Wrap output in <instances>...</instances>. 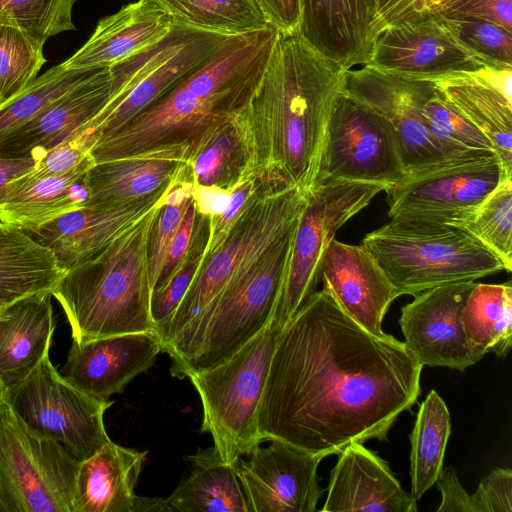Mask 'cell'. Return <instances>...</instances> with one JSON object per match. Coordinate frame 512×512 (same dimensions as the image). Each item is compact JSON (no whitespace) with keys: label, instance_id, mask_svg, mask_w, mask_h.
<instances>
[{"label":"cell","instance_id":"1","mask_svg":"<svg viewBox=\"0 0 512 512\" xmlns=\"http://www.w3.org/2000/svg\"><path fill=\"white\" fill-rule=\"evenodd\" d=\"M422 368L404 342L371 334L327 290L315 291L278 335L260 434L324 458L383 441L417 401Z\"/></svg>","mask_w":512,"mask_h":512},{"label":"cell","instance_id":"2","mask_svg":"<svg viewBox=\"0 0 512 512\" xmlns=\"http://www.w3.org/2000/svg\"><path fill=\"white\" fill-rule=\"evenodd\" d=\"M347 71L297 33L279 32L256 88L232 116L246 154L244 180L312 188Z\"/></svg>","mask_w":512,"mask_h":512},{"label":"cell","instance_id":"3","mask_svg":"<svg viewBox=\"0 0 512 512\" xmlns=\"http://www.w3.org/2000/svg\"><path fill=\"white\" fill-rule=\"evenodd\" d=\"M160 206L95 259L65 272L53 289L72 341L154 331L148 249Z\"/></svg>","mask_w":512,"mask_h":512},{"label":"cell","instance_id":"4","mask_svg":"<svg viewBox=\"0 0 512 512\" xmlns=\"http://www.w3.org/2000/svg\"><path fill=\"white\" fill-rule=\"evenodd\" d=\"M298 220L257 263L162 346L179 379L214 367L272 324Z\"/></svg>","mask_w":512,"mask_h":512},{"label":"cell","instance_id":"5","mask_svg":"<svg viewBox=\"0 0 512 512\" xmlns=\"http://www.w3.org/2000/svg\"><path fill=\"white\" fill-rule=\"evenodd\" d=\"M362 243L400 296L509 272L476 237L450 224L391 220L366 234Z\"/></svg>","mask_w":512,"mask_h":512},{"label":"cell","instance_id":"6","mask_svg":"<svg viewBox=\"0 0 512 512\" xmlns=\"http://www.w3.org/2000/svg\"><path fill=\"white\" fill-rule=\"evenodd\" d=\"M279 333L270 324L224 362L188 377L202 406L200 431L226 463L264 442L257 415Z\"/></svg>","mask_w":512,"mask_h":512},{"label":"cell","instance_id":"7","mask_svg":"<svg viewBox=\"0 0 512 512\" xmlns=\"http://www.w3.org/2000/svg\"><path fill=\"white\" fill-rule=\"evenodd\" d=\"M305 196L306 192L298 188H271L259 183L221 246L203 259L162 337V346L249 271L298 220Z\"/></svg>","mask_w":512,"mask_h":512},{"label":"cell","instance_id":"8","mask_svg":"<svg viewBox=\"0 0 512 512\" xmlns=\"http://www.w3.org/2000/svg\"><path fill=\"white\" fill-rule=\"evenodd\" d=\"M229 35L173 22L154 44L109 67L106 105L87 124L98 140L123 127L206 60Z\"/></svg>","mask_w":512,"mask_h":512},{"label":"cell","instance_id":"9","mask_svg":"<svg viewBox=\"0 0 512 512\" xmlns=\"http://www.w3.org/2000/svg\"><path fill=\"white\" fill-rule=\"evenodd\" d=\"M80 461L0 398V511L72 512Z\"/></svg>","mask_w":512,"mask_h":512},{"label":"cell","instance_id":"10","mask_svg":"<svg viewBox=\"0 0 512 512\" xmlns=\"http://www.w3.org/2000/svg\"><path fill=\"white\" fill-rule=\"evenodd\" d=\"M512 177L491 149H471L387 186L393 221L455 224L470 218L483 201Z\"/></svg>","mask_w":512,"mask_h":512},{"label":"cell","instance_id":"11","mask_svg":"<svg viewBox=\"0 0 512 512\" xmlns=\"http://www.w3.org/2000/svg\"><path fill=\"white\" fill-rule=\"evenodd\" d=\"M385 188L382 183L332 180L306 192L272 321L279 331L315 292L322 257L336 232Z\"/></svg>","mask_w":512,"mask_h":512},{"label":"cell","instance_id":"12","mask_svg":"<svg viewBox=\"0 0 512 512\" xmlns=\"http://www.w3.org/2000/svg\"><path fill=\"white\" fill-rule=\"evenodd\" d=\"M0 398L29 429L60 443L79 461L111 440L104 413L113 401L96 400L73 386L53 366L49 354Z\"/></svg>","mask_w":512,"mask_h":512},{"label":"cell","instance_id":"13","mask_svg":"<svg viewBox=\"0 0 512 512\" xmlns=\"http://www.w3.org/2000/svg\"><path fill=\"white\" fill-rule=\"evenodd\" d=\"M407 177L391 124L344 91L330 116L312 187L332 180L387 187Z\"/></svg>","mask_w":512,"mask_h":512},{"label":"cell","instance_id":"14","mask_svg":"<svg viewBox=\"0 0 512 512\" xmlns=\"http://www.w3.org/2000/svg\"><path fill=\"white\" fill-rule=\"evenodd\" d=\"M426 82V79L383 72L368 65L346 72L345 93L393 127L408 176L466 152L441 143L425 125L419 100Z\"/></svg>","mask_w":512,"mask_h":512},{"label":"cell","instance_id":"15","mask_svg":"<svg viewBox=\"0 0 512 512\" xmlns=\"http://www.w3.org/2000/svg\"><path fill=\"white\" fill-rule=\"evenodd\" d=\"M365 65L426 80L487 68L458 40L445 18L428 12L386 26Z\"/></svg>","mask_w":512,"mask_h":512},{"label":"cell","instance_id":"16","mask_svg":"<svg viewBox=\"0 0 512 512\" xmlns=\"http://www.w3.org/2000/svg\"><path fill=\"white\" fill-rule=\"evenodd\" d=\"M256 445L235 464L251 512H314L322 494L317 468L321 455L280 440Z\"/></svg>","mask_w":512,"mask_h":512},{"label":"cell","instance_id":"17","mask_svg":"<svg viewBox=\"0 0 512 512\" xmlns=\"http://www.w3.org/2000/svg\"><path fill=\"white\" fill-rule=\"evenodd\" d=\"M474 281L440 285L414 295L401 309L405 345L421 366L464 371L482 355L467 344L461 311Z\"/></svg>","mask_w":512,"mask_h":512},{"label":"cell","instance_id":"18","mask_svg":"<svg viewBox=\"0 0 512 512\" xmlns=\"http://www.w3.org/2000/svg\"><path fill=\"white\" fill-rule=\"evenodd\" d=\"M186 176L187 173L143 200L114 207L83 205L26 232L51 250L59 267L67 272L95 259L135 227Z\"/></svg>","mask_w":512,"mask_h":512},{"label":"cell","instance_id":"19","mask_svg":"<svg viewBox=\"0 0 512 512\" xmlns=\"http://www.w3.org/2000/svg\"><path fill=\"white\" fill-rule=\"evenodd\" d=\"M161 352L162 340L154 331L72 341L61 375L88 396L108 401L148 371Z\"/></svg>","mask_w":512,"mask_h":512},{"label":"cell","instance_id":"20","mask_svg":"<svg viewBox=\"0 0 512 512\" xmlns=\"http://www.w3.org/2000/svg\"><path fill=\"white\" fill-rule=\"evenodd\" d=\"M323 289L356 323L375 336H385L382 322L400 296L377 260L362 243L350 245L335 238L320 264Z\"/></svg>","mask_w":512,"mask_h":512},{"label":"cell","instance_id":"21","mask_svg":"<svg viewBox=\"0 0 512 512\" xmlns=\"http://www.w3.org/2000/svg\"><path fill=\"white\" fill-rule=\"evenodd\" d=\"M296 33L345 70L368 62L379 34L376 0H299Z\"/></svg>","mask_w":512,"mask_h":512},{"label":"cell","instance_id":"22","mask_svg":"<svg viewBox=\"0 0 512 512\" xmlns=\"http://www.w3.org/2000/svg\"><path fill=\"white\" fill-rule=\"evenodd\" d=\"M111 92L109 67L96 68L36 116L0 138V156L40 158L93 119Z\"/></svg>","mask_w":512,"mask_h":512},{"label":"cell","instance_id":"23","mask_svg":"<svg viewBox=\"0 0 512 512\" xmlns=\"http://www.w3.org/2000/svg\"><path fill=\"white\" fill-rule=\"evenodd\" d=\"M191 145L171 143L115 160L88 172L85 205L114 207L148 198L189 170Z\"/></svg>","mask_w":512,"mask_h":512},{"label":"cell","instance_id":"24","mask_svg":"<svg viewBox=\"0 0 512 512\" xmlns=\"http://www.w3.org/2000/svg\"><path fill=\"white\" fill-rule=\"evenodd\" d=\"M331 471L321 511L416 512V500L403 490L387 463L352 442L340 453Z\"/></svg>","mask_w":512,"mask_h":512},{"label":"cell","instance_id":"25","mask_svg":"<svg viewBox=\"0 0 512 512\" xmlns=\"http://www.w3.org/2000/svg\"><path fill=\"white\" fill-rule=\"evenodd\" d=\"M511 72L485 68L434 81L440 93L491 143L512 172Z\"/></svg>","mask_w":512,"mask_h":512},{"label":"cell","instance_id":"26","mask_svg":"<svg viewBox=\"0 0 512 512\" xmlns=\"http://www.w3.org/2000/svg\"><path fill=\"white\" fill-rule=\"evenodd\" d=\"M173 20L151 0H137L99 20L94 32L62 64L67 69L111 67L166 36Z\"/></svg>","mask_w":512,"mask_h":512},{"label":"cell","instance_id":"27","mask_svg":"<svg viewBox=\"0 0 512 512\" xmlns=\"http://www.w3.org/2000/svg\"><path fill=\"white\" fill-rule=\"evenodd\" d=\"M52 297V292H40L0 310V395L21 383L49 354L55 329Z\"/></svg>","mask_w":512,"mask_h":512},{"label":"cell","instance_id":"28","mask_svg":"<svg viewBox=\"0 0 512 512\" xmlns=\"http://www.w3.org/2000/svg\"><path fill=\"white\" fill-rule=\"evenodd\" d=\"M146 452L110 440L94 455L80 461L72 512H135V494Z\"/></svg>","mask_w":512,"mask_h":512},{"label":"cell","instance_id":"29","mask_svg":"<svg viewBox=\"0 0 512 512\" xmlns=\"http://www.w3.org/2000/svg\"><path fill=\"white\" fill-rule=\"evenodd\" d=\"M94 164L90 155L65 174L9 187L0 203V223L28 231L85 205Z\"/></svg>","mask_w":512,"mask_h":512},{"label":"cell","instance_id":"30","mask_svg":"<svg viewBox=\"0 0 512 512\" xmlns=\"http://www.w3.org/2000/svg\"><path fill=\"white\" fill-rule=\"evenodd\" d=\"M190 473L165 499L169 511L251 512L235 464L226 463L214 446L188 456Z\"/></svg>","mask_w":512,"mask_h":512},{"label":"cell","instance_id":"31","mask_svg":"<svg viewBox=\"0 0 512 512\" xmlns=\"http://www.w3.org/2000/svg\"><path fill=\"white\" fill-rule=\"evenodd\" d=\"M64 271L54 254L26 231L0 223V310L40 292H52Z\"/></svg>","mask_w":512,"mask_h":512},{"label":"cell","instance_id":"32","mask_svg":"<svg viewBox=\"0 0 512 512\" xmlns=\"http://www.w3.org/2000/svg\"><path fill=\"white\" fill-rule=\"evenodd\" d=\"M468 346L484 356H506L512 343V286L476 283L461 311Z\"/></svg>","mask_w":512,"mask_h":512},{"label":"cell","instance_id":"33","mask_svg":"<svg viewBox=\"0 0 512 512\" xmlns=\"http://www.w3.org/2000/svg\"><path fill=\"white\" fill-rule=\"evenodd\" d=\"M448 408L431 390L421 403L410 435L411 496L417 501L436 482L450 436Z\"/></svg>","mask_w":512,"mask_h":512},{"label":"cell","instance_id":"34","mask_svg":"<svg viewBox=\"0 0 512 512\" xmlns=\"http://www.w3.org/2000/svg\"><path fill=\"white\" fill-rule=\"evenodd\" d=\"M232 116L208 131L193 148L189 160L193 184L233 190L244 180L246 154Z\"/></svg>","mask_w":512,"mask_h":512},{"label":"cell","instance_id":"35","mask_svg":"<svg viewBox=\"0 0 512 512\" xmlns=\"http://www.w3.org/2000/svg\"><path fill=\"white\" fill-rule=\"evenodd\" d=\"M174 22L226 35L270 25L254 0H151Z\"/></svg>","mask_w":512,"mask_h":512},{"label":"cell","instance_id":"36","mask_svg":"<svg viewBox=\"0 0 512 512\" xmlns=\"http://www.w3.org/2000/svg\"><path fill=\"white\" fill-rule=\"evenodd\" d=\"M96 68L67 69L58 64L25 89L0 103V138L36 116Z\"/></svg>","mask_w":512,"mask_h":512},{"label":"cell","instance_id":"37","mask_svg":"<svg viewBox=\"0 0 512 512\" xmlns=\"http://www.w3.org/2000/svg\"><path fill=\"white\" fill-rule=\"evenodd\" d=\"M44 43L17 26L0 22V103L38 77L46 62Z\"/></svg>","mask_w":512,"mask_h":512},{"label":"cell","instance_id":"38","mask_svg":"<svg viewBox=\"0 0 512 512\" xmlns=\"http://www.w3.org/2000/svg\"><path fill=\"white\" fill-rule=\"evenodd\" d=\"M471 233L512 270V177H507L467 220L452 224Z\"/></svg>","mask_w":512,"mask_h":512},{"label":"cell","instance_id":"39","mask_svg":"<svg viewBox=\"0 0 512 512\" xmlns=\"http://www.w3.org/2000/svg\"><path fill=\"white\" fill-rule=\"evenodd\" d=\"M422 119L441 143L459 151L491 149L490 141L427 80L419 100Z\"/></svg>","mask_w":512,"mask_h":512},{"label":"cell","instance_id":"40","mask_svg":"<svg viewBox=\"0 0 512 512\" xmlns=\"http://www.w3.org/2000/svg\"><path fill=\"white\" fill-rule=\"evenodd\" d=\"M77 0H0V22L17 26L46 41L75 30L72 12Z\"/></svg>","mask_w":512,"mask_h":512},{"label":"cell","instance_id":"41","mask_svg":"<svg viewBox=\"0 0 512 512\" xmlns=\"http://www.w3.org/2000/svg\"><path fill=\"white\" fill-rule=\"evenodd\" d=\"M445 19L458 40L487 67L512 70V32L476 18Z\"/></svg>","mask_w":512,"mask_h":512},{"label":"cell","instance_id":"42","mask_svg":"<svg viewBox=\"0 0 512 512\" xmlns=\"http://www.w3.org/2000/svg\"><path fill=\"white\" fill-rule=\"evenodd\" d=\"M192 181L190 175L179 181L163 200L153 224L148 249L150 286L155 289L170 243L189 206Z\"/></svg>","mask_w":512,"mask_h":512},{"label":"cell","instance_id":"43","mask_svg":"<svg viewBox=\"0 0 512 512\" xmlns=\"http://www.w3.org/2000/svg\"><path fill=\"white\" fill-rule=\"evenodd\" d=\"M205 242H193L187 256L164 285L153 290L150 314L161 340L203 261Z\"/></svg>","mask_w":512,"mask_h":512},{"label":"cell","instance_id":"44","mask_svg":"<svg viewBox=\"0 0 512 512\" xmlns=\"http://www.w3.org/2000/svg\"><path fill=\"white\" fill-rule=\"evenodd\" d=\"M98 141V137L86 124L38 158L35 166L26 174L11 181L7 188L33 182L49 176L65 174L80 165Z\"/></svg>","mask_w":512,"mask_h":512},{"label":"cell","instance_id":"45","mask_svg":"<svg viewBox=\"0 0 512 512\" xmlns=\"http://www.w3.org/2000/svg\"><path fill=\"white\" fill-rule=\"evenodd\" d=\"M259 182L246 179L232 191L228 207L219 215L208 220V235L203 250V259L213 254L223 243L229 231L245 209Z\"/></svg>","mask_w":512,"mask_h":512},{"label":"cell","instance_id":"46","mask_svg":"<svg viewBox=\"0 0 512 512\" xmlns=\"http://www.w3.org/2000/svg\"><path fill=\"white\" fill-rule=\"evenodd\" d=\"M474 512L512 511V471L497 468L486 476L471 495Z\"/></svg>","mask_w":512,"mask_h":512},{"label":"cell","instance_id":"47","mask_svg":"<svg viewBox=\"0 0 512 512\" xmlns=\"http://www.w3.org/2000/svg\"><path fill=\"white\" fill-rule=\"evenodd\" d=\"M438 15L481 19L512 32V0H453Z\"/></svg>","mask_w":512,"mask_h":512},{"label":"cell","instance_id":"48","mask_svg":"<svg viewBox=\"0 0 512 512\" xmlns=\"http://www.w3.org/2000/svg\"><path fill=\"white\" fill-rule=\"evenodd\" d=\"M197 216L198 214L192 199L170 243L155 289L166 283L187 256L194 242Z\"/></svg>","mask_w":512,"mask_h":512},{"label":"cell","instance_id":"49","mask_svg":"<svg viewBox=\"0 0 512 512\" xmlns=\"http://www.w3.org/2000/svg\"><path fill=\"white\" fill-rule=\"evenodd\" d=\"M435 483L442 494L437 512H474L472 497L460 484L453 467L442 468Z\"/></svg>","mask_w":512,"mask_h":512},{"label":"cell","instance_id":"50","mask_svg":"<svg viewBox=\"0 0 512 512\" xmlns=\"http://www.w3.org/2000/svg\"><path fill=\"white\" fill-rule=\"evenodd\" d=\"M268 23L280 33H296L300 20L299 0H254Z\"/></svg>","mask_w":512,"mask_h":512},{"label":"cell","instance_id":"51","mask_svg":"<svg viewBox=\"0 0 512 512\" xmlns=\"http://www.w3.org/2000/svg\"><path fill=\"white\" fill-rule=\"evenodd\" d=\"M232 191L218 186H202L192 183L191 196L198 216L209 219L221 214L228 207Z\"/></svg>","mask_w":512,"mask_h":512},{"label":"cell","instance_id":"52","mask_svg":"<svg viewBox=\"0 0 512 512\" xmlns=\"http://www.w3.org/2000/svg\"><path fill=\"white\" fill-rule=\"evenodd\" d=\"M379 33L388 25L424 12L423 0H376Z\"/></svg>","mask_w":512,"mask_h":512},{"label":"cell","instance_id":"53","mask_svg":"<svg viewBox=\"0 0 512 512\" xmlns=\"http://www.w3.org/2000/svg\"><path fill=\"white\" fill-rule=\"evenodd\" d=\"M38 158L2 157L0 156V203L5 199L8 184L28 173L37 163Z\"/></svg>","mask_w":512,"mask_h":512},{"label":"cell","instance_id":"54","mask_svg":"<svg viewBox=\"0 0 512 512\" xmlns=\"http://www.w3.org/2000/svg\"><path fill=\"white\" fill-rule=\"evenodd\" d=\"M149 512V511H169L165 503V499L161 498H145L139 497L136 505L135 512Z\"/></svg>","mask_w":512,"mask_h":512},{"label":"cell","instance_id":"55","mask_svg":"<svg viewBox=\"0 0 512 512\" xmlns=\"http://www.w3.org/2000/svg\"><path fill=\"white\" fill-rule=\"evenodd\" d=\"M453 0H423L424 12L438 14Z\"/></svg>","mask_w":512,"mask_h":512}]
</instances>
